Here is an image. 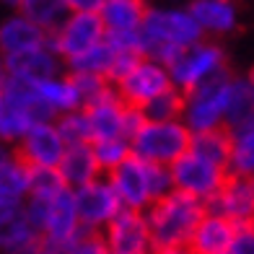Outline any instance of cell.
Segmentation results:
<instances>
[{
  "label": "cell",
  "mask_w": 254,
  "mask_h": 254,
  "mask_svg": "<svg viewBox=\"0 0 254 254\" xmlns=\"http://www.w3.org/2000/svg\"><path fill=\"white\" fill-rule=\"evenodd\" d=\"M202 39L205 34L200 31L187 5H148L140 26L143 57H151L169 67L184 50L200 44Z\"/></svg>",
  "instance_id": "6da1fadb"
},
{
  "label": "cell",
  "mask_w": 254,
  "mask_h": 254,
  "mask_svg": "<svg viewBox=\"0 0 254 254\" xmlns=\"http://www.w3.org/2000/svg\"><path fill=\"white\" fill-rule=\"evenodd\" d=\"M207 213V205L190 197L184 192H171L164 200L153 202L145 210L148 226L153 236V249L166 247H190L194 236V228L200 226L202 215Z\"/></svg>",
  "instance_id": "7a4b0ae2"
},
{
  "label": "cell",
  "mask_w": 254,
  "mask_h": 254,
  "mask_svg": "<svg viewBox=\"0 0 254 254\" xmlns=\"http://www.w3.org/2000/svg\"><path fill=\"white\" fill-rule=\"evenodd\" d=\"M190 140L192 132L182 120L174 122L145 120L140 130L130 137V148L132 156H137L145 164H158L171 169L184 153H190Z\"/></svg>",
  "instance_id": "3957f363"
},
{
  "label": "cell",
  "mask_w": 254,
  "mask_h": 254,
  "mask_svg": "<svg viewBox=\"0 0 254 254\" xmlns=\"http://www.w3.org/2000/svg\"><path fill=\"white\" fill-rule=\"evenodd\" d=\"M228 70L215 75L213 80L197 86L184 94V112L182 122L187 125V130L194 132H207L226 127V104H228V86H231Z\"/></svg>",
  "instance_id": "277c9868"
},
{
  "label": "cell",
  "mask_w": 254,
  "mask_h": 254,
  "mask_svg": "<svg viewBox=\"0 0 254 254\" xmlns=\"http://www.w3.org/2000/svg\"><path fill=\"white\" fill-rule=\"evenodd\" d=\"M226 52L218 42L210 39H202L200 44L184 50L174 63L169 65V75H171V83L174 88H179L182 94L197 88L207 80H213L215 75L226 73Z\"/></svg>",
  "instance_id": "5b68a950"
},
{
  "label": "cell",
  "mask_w": 254,
  "mask_h": 254,
  "mask_svg": "<svg viewBox=\"0 0 254 254\" xmlns=\"http://www.w3.org/2000/svg\"><path fill=\"white\" fill-rule=\"evenodd\" d=\"M169 88H174L169 67L151 60V57H140L132 70L114 83L117 96L127 107H135V109H143L145 104H151L156 96H161Z\"/></svg>",
  "instance_id": "8992f818"
},
{
  "label": "cell",
  "mask_w": 254,
  "mask_h": 254,
  "mask_svg": "<svg viewBox=\"0 0 254 254\" xmlns=\"http://www.w3.org/2000/svg\"><path fill=\"white\" fill-rule=\"evenodd\" d=\"M104 39H107V29L99 13H70L60 24V29L50 34V47L63 63H70L73 57L94 50Z\"/></svg>",
  "instance_id": "52a82bcc"
},
{
  "label": "cell",
  "mask_w": 254,
  "mask_h": 254,
  "mask_svg": "<svg viewBox=\"0 0 254 254\" xmlns=\"http://www.w3.org/2000/svg\"><path fill=\"white\" fill-rule=\"evenodd\" d=\"M171 177H174V190L184 192L200 202H210L218 192H221L223 182L228 179V171L223 166H215L194 153H184L174 166H171Z\"/></svg>",
  "instance_id": "ba28073f"
},
{
  "label": "cell",
  "mask_w": 254,
  "mask_h": 254,
  "mask_svg": "<svg viewBox=\"0 0 254 254\" xmlns=\"http://www.w3.org/2000/svg\"><path fill=\"white\" fill-rule=\"evenodd\" d=\"M73 200L80 226L86 231H96V234H101L122 213V202L107 177L91 182L80 190H73Z\"/></svg>",
  "instance_id": "9c48e42d"
},
{
  "label": "cell",
  "mask_w": 254,
  "mask_h": 254,
  "mask_svg": "<svg viewBox=\"0 0 254 254\" xmlns=\"http://www.w3.org/2000/svg\"><path fill=\"white\" fill-rule=\"evenodd\" d=\"M67 145L55 122L34 125L16 143V156L29 169H57L65 158Z\"/></svg>",
  "instance_id": "30bf717a"
},
{
  "label": "cell",
  "mask_w": 254,
  "mask_h": 254,
  "mask_svg": "<svg viewBox=\"0 0 254 254\" xmlns=\"http://www.w3.org/2000/svg\"><path fill=\"white\" fill-rule=\"evenodd\" d=\"M109 252L114 254H151L153 252V236L148 226V215L143 210H127L122 213L101 231Z\"/></svg>",
  "instance_id": "8fae6325"
},
{
  "label": "cell",
  "mask_w": 254,
  "mask_h": 254,
  "mask_svg": "<svg viewBox=\"0 0 254 254\" xmlns=\"http://www.w3.org/2000/svg\"><path fill=\"white\" fill-rule=\"evenodd\" d=\"M107 179L114 187V192H117L122 207H127V210H143L145 213L156 202L153 190H151V164H145L137 156H130Z\"/></svg>",
  "instance_id": "7c38bea8"
},
{
  "label": "cell",
  "mask_w": 254,
  "mask_h": 254,
  "mask_svg": "<svg viewBox=\"0 0 254 254\" xmlns=\"http://www.w3.org/2000/svg\"><path fill=\"white\" fill-rule=\"evenodd\" d=\"M207 210L215 215L228 218L231 223L254 226V177H236L228 174L221 192L207 202Z\"/></svg>",
  "instance_id": "4fadbf2b"
},
{
  "label": "cell",
  "mask_w": 254,
  "mask_h": 254,
  "mask_svg": "<svg viewBox=\"0 0 254 254\" xmlns=\"http://www.w3.org/2000/svg\"><path fill=\"white\" fill-rule=\"evenodd\" d=\"M80 231H86V228L78 221L73 190H67L60 197L47 202V218H44V228H42V244L44 247H52V249L63 252Z\"/></svg>",
  "instance_id": "5bb4252c"
},
{
  "label": "cell",
  "mask_w": 254,
  "mask_h": 254,
  "mask_svg": "<svg viewBox=\"0 0 254 254\" xmlns=\"http://www.w3.org/2000/svg\"><path fill=\"white\" fill-rule=\"evenodd\" d=\"M3 65H5L10 78L24 80V83H42V80H47V78L60 75L65 63L57 57V52L50 47V44H44V47L29 50L24 55L5 57Z\"/></svg>",
  "instance_id": "9a60e30c"
},
{
  "label": "cell",
  "mask_w": 254,
  "mask_h": 254,
  "mask_svg": "<svg viewBox=\"0 0 254 254\" xmlns=\"http://www.w3.org/2000/svg\"><path fill=\"white\" fill-rule=\"evenodd\" d=\"M42 247V236L34 231L26 207L0 213V254H37Z\"/></svg>",
  "instance_id": "2e32d148"
},
{
  "label": "cell",
  "mask_w": 254,
  "mask_h": 254,
  "mask_svg": "<svg viewBox=\"0 0 254 254\" xmlns=\"http://www.w3.org/2000/svg\"><path fill=\"white\" fill-rule=\"evenodd\" d=\"M44 44H50V34L39 29L34 21H29L24 13H18V10L0 24V60L24 55L29 50L44 47Z\"/></svg>",
  "instance_id": "e0dca14e"
},
{
  "label": "cell",
  "mask_w": 254,
  "mask_h": 254,
  "mask_svg": "<svg viewBox=\"0 0 254 254\" xmlns=\"http://www.w3.org/2000/svg\"><path fill=\"white\" fill-rule=\"evenodd\" d=\"M187 10L197 21L205 37H226L239 26V5L236 0H190Z\"/></svg>",
  "instance_id": "ac0fdd59"
},
{
  "label": "cell",
  "mask_w": 254,
  "mask_h": 254,
  "mask_svg": "<svg viewBox=\"0 0 254 254\" xmlns=\"http://www.w3.org/2000/svg\"><path fill=\"white\" fill-rule=\"evenodd\" d=\"M236 231H239L236 223H231L228 218L207 210L202 215L200 226L194 228V236L190 241V247L197 254H228L231 247H234Z\"/></svg>",
  "instance_id": "d6986e66"
},
{
  "label": "cell",
  "mask_w": 254,
  "mask_h": 254,
  "mask_svg": "<svg viewBox=\"0 0 254 254\" xmlns=\"http://www.w3.org/2000/svg\"><path fill=\"white\" fill-rule=\"evenodd\" d=\"M127 104L117 96L114 91L112 96L101 99L99 104L88 107V122H91V132L94 140H112V137H127Z\"/></svg>",
  "instance_id": "ffe728a7"
},
{
  "label": "cell",
  "mask_w": 254,
  "mask_h": 254,
  "mask_svg": "<svg viewBox=\"0 0 254 254\" xmlns=\"http://www.w3.org/2000/svg\"><path fill=\"white\" fill-rule=\"evenodd\" d=\"M57 171L65 179L67 190H80L104 177L99 169V161L94 156V145H70L65 151V158L57 166Z\"/></svg>",
  "instance_id": "44dd1931"
},
{
  "label": "cell",
  "mask_w": 254,
  "mask_h": 254,
  "mask_svg": "<svg viewBox=\"0 0 254 254\" xmlns=\"http://www.w3.org/2000/svg\"><path fill=\"white\" fill-rule=\"evenodd\" d=\"M145 0H104L99 18L107 34H137L145 18Z\"/></svg>",
  "instance_id": "7402d4cb"
},
{
  "label": "cell",
  "mask_w": 254,
  "mask_h": 254,
  "mask_svg": "<svg viewBox=\"0 0 254 254\" xmlns=\"http://www.w3.org/2000/svg\"><path fill=\"white\" fill-rule=\"evenodd\" d=\"M37 91L39 96L44 99V104L52 109L55 120L60 114H67V112H75V109H83V101H80V94H78V86L70 73H60L55 78H47L37 83Z\"/></svg>",
  "instance_id": "603a6c76"
},
{
  "label": "cell",
  "mask_w": 254,
  "mask_h": 254,
  "mask_svg": "<svg viewBox=\"0 0 254 254\" xmlns=\"http://www.w3.org/2000/svg\"><path fill=\"white\" fill-rule=\"evenodd\" d=\"M249 122H254V83L249 75H234L228 86L226 130H236Z\"/></svg>",
  "instance_id": "cb8c5ba5"
},
{
  "label": "cell",
  "mask_w": 254,
  "mask_h": 254,
  "mask_svg": "<svg viewBox=\"0 0 254 254\" xmlns=\"http://www.w3.org/2000/svg\"><path fill=\"white\" fill-rule=\"evenodd\" d=\"M114 63H117V50L104 39L94 50H88L83 55L73 57L70 63H65V67H67V73H73V75H99V78L112 80Z\"/></svg>",
  "instance_id": "d4e9b609"
},
{
  "label": "cell",
  "mask_w": 254,
  "mask_h": 254,
  "mask_svg": "<svg viewBox=\"0 0 254 254\" xmlns=\"http://www.w3.org/2000/svg\"><path fill=\"white\" fill-rule=\"evenodd\" d=\"M190 153L210 161L215 166H223L228 171V158H231V132L226 127L207 132H194L190 140Z\"/></svg>",
  "instance_id": "484cf974"
},
{
  "label": "cell",
  "mask_w": 254,
  "mask_h": 254,
  "mask_svg": "<svg viewBox=\"0 0 254 254\" xmlns=\"http://www.w3.org/2000/svg\"><path fill=\"white\" fill-rule=\"evenodd\" d=\"M231 132V158L228 174L236 177H254V122L241 125Z\"/></svg>",
  "instance_id": "4316f807"
},
{
  "label": "cell",
  "mask_w": 254,
  "mask_h": 254,
  "mask_svg": "<svg viewBox=\"0 0 254 254\" xmlns=\"http://www.w3.org/2000/svg\"><path fill=\"white\" fill-rule=\"evenodd\" d=\"M29 166L16 161L13 166L0 171V213L21 207L29 197Z\"/></svg>",
  "instance_id": "83f0119b"
},
{
  "label": "cell",
  "mask_w": 254,
  "mask_h": 254,
  "mask_svg": "<svg viewBox=\"0 0 254 254\" xmlns=\"http://www.w3.org/2000/svg\"><path fill=\"white\" fill-rule=\"evenodd\" d=\"M18 13H24L39 29L52 34L70 16V8H67V0H21Z\"/></svg>",
  "instance_id": "f1b7e54d"
},
{
  "label": "cell",
  "mask_w": 254,
  "mask_h": 254,
  "mask_svg": "<svg viewBox=\"0 0 254 254\" xmlns=\"http://www.w3.org/2000/svg\"><path fill=\"white\" fill-rule=\"evenodd\" d=\"M57 130H60L65 145H91L94 143V132H91V122H88V114L86 109H75V112H67L60 114L55 120Z\"/></svg>",
  "instance_id": "f546056e"
},
{
  "label": "cell",
  "mask_w": 254,
  "mask_h": 254,
  "mask_svg": "<svg viewBox=\"0 0 254 254\" xmlns=\"http://www.w3.org/2000/svg\"><path fill=\"white\" fill-rule=\"evenodd\" d=\"M94 156L99 161V169L104 177H109L114 169H120L132 156V148L127 137H112V140H94Z\"/></svg>",
  "instance_id": "4dcf8cb0"
},
{
  "label": "cell",
  "mask_w": 254,
  "mask_h": 254,
  "mask_svg": "<svg viewBox=\"0 0 254 254\" xmlns=\"http://www.w3.org/2000/svg\"><path fill=\"white\" fill-rule=\"evenodd\" d=\"M140 112H143V117L151 120V122H174V120H182L184 94L179 88H169L161 96H156L151 104H145Z\"/></svg>",
  "instance_id": "1f68e13d"
},
{
  "label": "cell",
  "mask_w": 254,
  "mask_h": 254,
  "mask_svg": "<svg viewBox=\"0 0 254 254\" xmlns=\"http://www.w3.org/2000/svg\"><path fill=\"white\" fill-rule=\"evenodd\" d=\"M29 197L34 200H55L67 192V184L57 169H29Z\"/></svg>",
  "instance_id": "d6a6232c"
},
{
  "label": "cell",
  "mask_w": 254,
  "mask_h": 254,
  "mask_svg": "<svg viewBox=\"0 0 254 254\" xmlns=\"http://www.w3.org/2000/svg\"><path fill=\"white\" fill-rule=\"evenodd\" d=\"M73 75V73H70ZM75 86H78V94H80V101H83V109L94 107L101 99H107L114 94V83L107 78H99V75H73Z\"/></svg>",
  "instance_id": "836d02e7"
},
{
  "label": "cell",
  "mask_w": 254,
  "mask_h": 254,
  "mask_svg": "<svg viewBox=\"0 0 254 254\" xmlns=\"http://www.w3.org/2000/svg\"><path fill=\"white\" fill-rule=\"evenodd\" d=\"M65 254H109V247L96 231H80V234L63 249Z\"/></svg>",
  "instance_id": "e575fe53"
},
{
  "label": "cell",
  "mask_w": 254,
  "mask_h": 254,
  "mask_svg": "<svg viewBox=\"0 0 254 254\" xmlns=\"http://www.w3.org/2000/svg\"><path fill=\"white\" fill-rule=\"evenodd\" d=\"M231 254H254V226H241L236 231Z\"/></svg>",
  "instance_id": "d590c367"
},
{
  "label": "cell",
  "mask_w": 254,
  "mask_h": 254,
  "mask_svg": "<svg viewBox=\"0 0 254 254\" xmlns=\"http://www.w3.org/2000/svg\"><path fill=\"white\" fill-rule=\"evenodd\" d=\"M104 0H67L70 13H99Z\"/></svg>",
  "instance_id": "8d00e7d4"
},
{
  "label": "cell",
  "mask_w": 254,
  "mask_h": 254,
  "mask_svg": "<svg viewBox=\"0 0 254 254\" xmlns=\"http://www.w3.org/2000/svg\"><path fill=\"white\" fill-rule=\"evenodd\" d=\"M18 161V156H16V145H10V143H5V140H0V171H5L8 166H13Z\"/></svg>",
  "instance_id": "74e56055"
},
{
  "label": "cell",
  "mask_w": 254,
  "mask_h": 254,
  "mask_svg": "<svg viewBox=\"0 0 254 254\" xmlns=\"http://www.w3.org/2000/svg\"><path fill=\"white\" fill-rule=\"evenodd\" d=\"M151 254H197L192 247H166V249H153Z\"/></svg>",
  "instance_id": "f35d334b"
},
{
  "label": "cell",
  "mask_w": 254,
  "mask_h": 254,
  "mask_svg": "<svg viewBox=\"0 0 254 254\" xmlns=\"http://www.w3.org/2000/svg\"><path fill=\"white\" fill-rule=\"evenodd\" d=\"M37 254H65V252H60V249H52V247H44V244H42Z\"/></svg>",
  "instance_id": "ab89813d"
},
{
  "label": "cell",
  "mask_w": 254,
  "mask_h": 254,
  "mask_svg": "<svg viewBox=\"0 0 254 254\" xmlns=\"http://www.w3.org/2000/svg\"><path fill=\"white\" fill-rule=\"evenodd\" d=\"M3 117H5V99H3V91H0V127H3Z\"/></svg>",
  "instance_id": "60d3db41"
},
{
  "label": "cell",
  "mask_w": 254,
  "mask_h": 254,
  "mask_svg": "<svg viewBox=\"0 0 254 254\" xmlns=\"http://www.w3.org/2000/svg\"><path fill=\"white\" fill-rule=\"evenodd\" d=\"M0 3H5V5H10V8H18L21 0H0Z\"/></svg>",
  "instance_id": "b9f144b4"
},
{
  "label": "cell",
  "mask_w": 254,
  "mask_h": 254,
  "mask_svg": "<svg viewBox=\"0 0 254 254\" xmlns=\"http://www.w3.org/2000/svg\"><path fill=\"white\" fill-rule=\"evenodd\" d=\"M249 80H252V83H254V67H252V70H249Z\"/></svg>",
  "instance_id": "7bdbcfd3"
},
{
  "label": "cell",
  "mask_w": 254,
  "mask_h": 254,
  "mask_svg": "<svg viewBox=\"0 0 254 254\" xmlns=\"http://www.w3.org/2000/svg\"><path fill=\"white\" fill-rule=\"evenodd\" d=\"M109 254H114V252H109Z\"/></svg>",
  "instance_id": "ee69618b"
},
{
  "label": "cell",
  "mask_w": 254,
  "mask_h": 254,
  "mask_svg": "<svg viewBox=\"0 0 254 254\" xmlns=\"http://www.w3.org/2000/svg\"><path fill=\"white\" fill-rule=\"evenodd\" d=\"M228 254H231V252H228Z\"/></svg>",
  "instance_id": "f6af8a7d"
}]
</instances>
